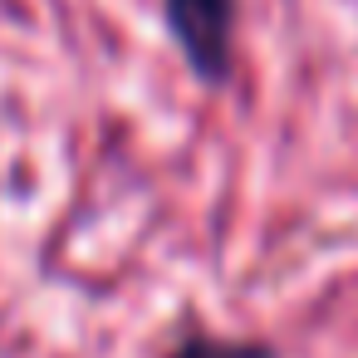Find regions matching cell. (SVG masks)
I'll use <instances>...</instances> for the list:
<instances>
[{"label": "cell", "mask_w": 358, "mask_h": 358, "mask_svg": "<svg viewBox=\"0 0 358 358\" xmlns=\"http://www.w3.org/2000/svg\"><path fill=\"white\" fill-rule=\"evenodd\" d=\"M236 10L241 0H162V20L187 59L192 79L206 89H221L236 64Z\"/></svg>", "instance_id": "obj_1"}, {"label": "cell", "mask_w": 358, "mask_h": 358, "mask_svg": "<svg viewBox=\"0 0 358 358\" xmlns=\"http://www.w3.org/2000/svg\"><path fill=\"white\" fill-rule=\"evenodd\" d=\"M162 358H280L275 343L265 338H221V334H187L172 353Z\"/></svg>", "instance_id": "obj_2"}]
</instances>
